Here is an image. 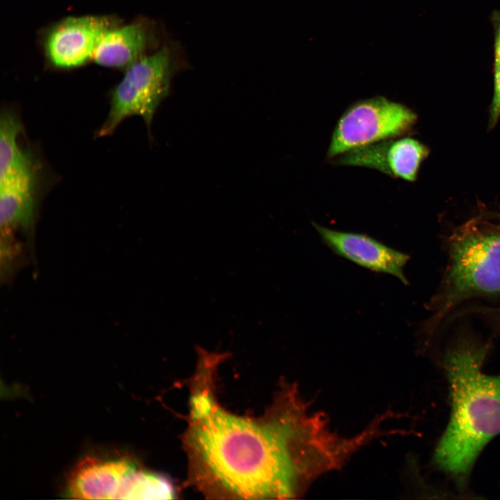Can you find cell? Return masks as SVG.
<instances>
[{
  "instance_id": "6da1fadb",
  "label": "cell",
  "mask_w": 500,
  "mask_h": 500,
  "mask_svg": "<svg viewBox=\"0 0 500 500\" xmlns=\"http://www.w3.org/2000/svg\"><path fill=\"white\" fill-rule=\"evenodd\" d=\"M187 444L201 481L244 499H290L338 469L344 441L293 385L260 421L222 408L207 383L193 390Z\"/></svg>"
},
{
  "instance_id": "7a4b0ae2",
  "label": "cell",
  "mask_w": 500,
  "mask_h": 500,
  "mask_svg": "<svg viewBox=\"0 0 500 500\" xmlns=\"http://www.w3.org/2000/svg\"><path fill=\"white\" fill-rule=\"evenodd\" d=\"M488 351V344L461 339L450 347L443 359L451 412L433 460L459 488L465 486L483 447L500 433V374L488 376L482 372Z\"/></svg>"
},
{
  "instance_id": "3957f363",
  "label": "cell",
  "mask_w": 500,
  "mask_h": 500,
  "mask_svg": "<svg viewBox=\"0 0 500 500\" xmlns=\"http://www.w3.org/2000/svg\"><path fill=\"white\" fill-rule=\"evenodd\" d=\"M449 259L431 307L427 327H433L453 308L474 297L500 295V225L472 222L450 239Z\"/></svg>"
},
{
  "instance_id": "277c9868",
  "label": "cell",
  "mask_w": 500,
  "mask_h": 500,
  "mask_svg": "<svg viewBox=\"0 0 500 500\" xmlns=\"http://www.w3.org/2000/svg\"><path fill=\"white\" fill-rule=\"evenodd\" d=\"M172 75V57L166 47L128 67L112 91L110 110L98 135H110L132 115L141 117L149 128L158 107L169 93Z\"/></svg>"
},
{
  "instance_id": "5b68a950",
  "label": "cell",
  "mask_w": 500,
  "mask_h": 500,
  "mask_svg": "<svg viewBox=\"0 0 500 500\" xmlns=\"http://www.w3.org/2000/svg\"><path fill=\"white\" fill-rule=\"evenodd\" d=\"M417 119L410 108L383 96L357 101L338 119L326 157L331 160L361 147L404 136Z\"/></svg>"
},
{
  "instance_id": "8992f818",
  "label": "cell",
  "mask_w": 500,
  "mask_h": 500,
  "mask_svg": "<svg viewBox=\"0 0 500 500\" xmlns=\"http://www.w3.org/2000/svg\"><path fill=\"white\" fill-rule=\"evenodd\" d=\"M119 25L108 16L87 15L65 18L49 31L44 42L46 56L58 68L80 67L92 60L102 37Z\"/></svg>"
},
{
  "instance_id": "52a82bcc",
  "label": "cell",
  "mask_w": 500,
  "mask_h": 500,
  "mask_svg": "<svg viewBox=\"0 0 500 500\" xmlns=\"http://www.w3.org/2000/svg\"><path fill=\"white\" fill-rule=\"evenodd\" d=\"M428 153V147L419 140L402 136L353 149L329 161L335 165L370 168L414 182Z\"/></svg>"
},
{
  "instance_id": "ba28073f",
  "label": "cell",
  "mask_w": 500,
  "mask_h": 500,
  "mask_svg": "<svg viewBox=\"0 0 500 500\" xmlns=\"http://www.w3.org/2000/svg\"><path fill=\"white\" fill-rule=\"evenodd\" d=\"M312 224L323 243L336 255L372 272L393 276L403 284L408 283L403 268L409 255L366 234L331 229L314 222Z\"/></svg>"
},
{
  "instance_id": "9c48e42d",
  "label": "cell",
  "mask_w": 500,
  "mask_h": 500,
  "mask_svg": "<svg viewBox=\"0 0 500 500\" xmlns=\"http://www.w3.org/2000/svg\"><path fill=\"white\" fill-rule=\"evenodd\" d=\"M135 466L126 457L86 456L69 474L67 494L76 499H115L126 476Z\"/></svg>"
},
{
  "instance_id": "30bf717a",
  "label": "cell",
  "mask_w": 500,
  "mask_h": 500,
  "mask_svg": "<svg viewBox=\"0 0 500 500\" xmlns=\"http://www.w3.org/2000/svg\"><path fill=\"white\" fill-rule=\"evenodd\" d=\"M36 171L0 183L1 240H11L14 231H29L35 222L37 206Z\"/></svg>"
},
{
  "instance_id": "8fae6325",
  "label": "cell",
  "mask_w": 500,
  "mask_h": 500,
  "mask_svg": "<svg viewBox=\"0 0 500 500\" xmlns=\"http://www.w3.org/2000/svg\"><path fill=\"white\" fill-rule=\"evenodd\" d=\"M151 40L150 30L144 23L119 24L102 37L92 60L106 67L126 69L145 56Z\"/></svg>"
},
{
  "instance_id": "7c38bea8",
  "label": "cell",
  "mask_w": 500,
  "mask_h": 500,
  "mask_svg": "<svg viewBox=\"0 0 500 500\" xmlns=\"http://www.w3.org/2000/svg\"><path fill=\"white\" fill-rule=\"evenodd\" d=\"M22 124L15 113L1 111L0 119V183L36 171L33 155L19 142Z\"/></svg>"
},
{
  "instance_id": "4fadbf2b",
  "label": "cell",
  "mask_w": 500,
  "mask_h": 500,
  "mask_svg": "<svg viewBox=\"0 0 500 500\" xmlns=\"http://www.w3.org/2000/svg\"><path fill=\"white\" fill-rule=\"evenodd\" d=\"M174 494L167 478L135 466L126 476L115 499H171Z\"/></svg>"
},
{
  "instance_id": "5bb4252c",
  "label": "cell",
  "mask_w": 500,
  "mask_h": 500,
  "mask_svg": "<svg viewBox=\"0 0 500 500\" xmlns=\"http://www.w3.org/2000/svg\"><path fill=\"white\" fill-rule=\"evenodd\" d=\"M489 117L488 128L492 129L500 117V69L494 71V93Z\"/></svg>"
},
{
  "instance_id": "9a60e30c",
  "label": "cell",
  "mask_w": 500,
  "mask_h": 500,
  "mask_svg": "<svg viewBox=\"0 0 500 500\" xmlns=\"http://www.w3.org/2000/svg\"><path fill=\"white\" fill-rule=\"evenodd\" d=\"M494 26V71L500 69V12L493 17Z\"/></svg>"
}]
</instances>
